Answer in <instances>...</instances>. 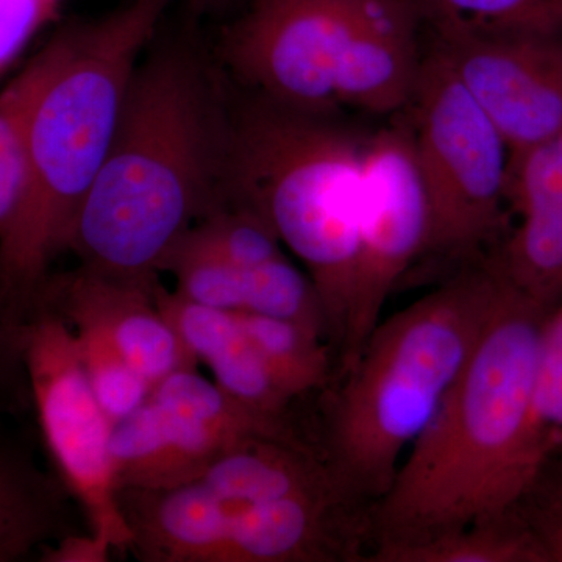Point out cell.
I'll use <instances>...</instances> for the list:
<instances>
[{
	"label": "cell",
	"instance_id": "cell-1",
	"mask_svg": "<svg viewBox=\"0 0 562 562\" xmlns=\"http://www.w3.org/2000/svg\"><path fill=\"white\" fill-rule=\"evenodd\" d=\"M497 276L501 290L471 360L373 505L375 546L522 513L549 461L536 383L550 306Z\"/></svg>",
	"mask_w": 562,
	"mask_h": 562
},
{
	"label": "cell",
	"instance_id": "cell-2",
	"mask_svg": "<svg viewBox=\"0 0 562 562\" xmlns=\"http://www.w3.org/2000/svg\"><path fill=\"white\" fill-rule=\"evenodd\" d=\"M232 101L184 41L133 74L68 250L81 268L154 283L183 236L227 198Z\"/></svg>",
	"mask_w": 562,
	"mask_h": 562
},
{
	"label": "cell",
	"instance_id": "cell-3",
	"mask_svg": "<svg viewBox=\"0 0 562 562\" xmlns=\"http://www.w3.org/2000/svg\"><path fill=\"white\" fill-rule=\"evenodd\" d=\"M171 2L132 0L101 20L77 22L72 49L33 109L27 190L0 238L2 319L22 324L31 316L52 261L68 250L140 54Z\"/></svg>",
	"mask_w": 562,
	"mask_h": 562
},
{
	"label": "cell",
	"instance_id": "cell-4",
	"mask_svg": "<svg viewBox=\"0 0 562 562\" xmlns=\"http://www.w3.org/2000/svg\"><path fill=\"white\" fill-rule=\"evenodd\" d=\"M498 290L487 261L460 273L380 321L336 380L317 452L347 502L375 505L390 491L471 360Z\"/></svg>",
	"mask_w": 562,
	"mask_h": 562
},
{
	"label": "cell",
	"instance_id": "cell-5",
	"mask_svg": "<svg viewBox=\"0 0 562 562\" xmlns=\"http://www.w3.org/2000/svg\"><path fill=\"white\" fill-rule=\"evenodd\" d=\"M368 136L338 116L290 109L254 92L232 101L225 191L260 211L305 266L336 358L353 295Z\"/></svg>",
	"mask_w": 562,
	"mask_h": 562
},
{
	"label": "cell",
	"instance_id": "cell-6",
	"mask_svg": "<svg viewBox=\"0 0 562 562\" xmlns=\"http://www.w3.org/2000/svg\"><path fill=\"white\" fill-rule=\"evenodd\" d=\"M422 33L409 0H254L220 55L247 91L280 105L391 116L412 101Z\"/></svg>",
	"mask_w": 562,
	"mask_h": 562
},
{
	"label": "cell",
	"instance_id": "cell-7",
	"mask_svg": "<svg viewBox=\"0 0 562 562\" xmlns=\"http://www.w3.org/2000/svg\"><path fill=\"white\" fill-rule=\"evenodd\" d=\"M405 110L430 209L425 251L473 258L505 228L508 146L430 46Z\"/></svg>",
	"mask_w": 562,
	"mask_h": 562
},
{
	"label": "cell",
	"instance_id": "cell-8",
	"mask_svg": "<svg viewBox=\"0 0 562 562\" xmlns=\"http://www.w3.org/2000/svg\"><path fill=\"white\" fill-rule=\"evenodd\" d=\"M25 366L33 409L55 473L68 487L87 530L114 553L128 552L132 532L114 486V425L92 392L76 333L57 314L35 310L24 322Z\"/></svg>",
	"mask_w": 562,
	"mask_h": 562
},
{
	"label": "cell",
	"instance_id": "cell-9",
	"mask_svg": "<svg viewBox=\"0 0 562 562\" xmlns=\"http://www.w3.org/2000/svg\"><path fill=\"white\" fill-rule=\"evenodd\" d=\"M430 209L406 110L368 136L362 166L353 295L336 380L357 360L382 321L384 303L417 257L427 250Z\"/></svg>",
	"mask_w": 562,
	"mask_h": 562
},
{
	"label": "cell",
	"instance_id": "cell-10",
	"mask_svg": "<svg viewBox=\"0 0 562 562\" xmlns=\"http://www.w3.org/2000/svg\"><path fill=\"white\" fill-rule=\"evenodd\" d=\"M517 154L562 127V36L539 33L428 36Z\"/></svg>",
	"mask_w": 562,
	"mask_h": 562
},
{
	"label": "cell",
	"instance_id": "cell-11",
	"mask_svg": "<svg viewBox=\"0 0 562 562\" xmlns=\"http://www.w3.org/2000/svg\"><path fill=\"white\" fill-rule=\"evenodd\" d=\"M154 283L114 279L80 266L50 273L35 310L57 314L74 330L101 333L155 386L173 372L198 369L199 361L155 303Z\"/></svg>",
	"mask_w": 562,
	"mask_h": 562
},
{
	"label": "cell",
	"instance_id": "cell-12",
	"mask_svg": "<svg viewBox=\"0 0 562 562\" xmlns=\"http://www.w3.org/2000/svg\"><path fill=\"white\" fill-rule=\"evenodd\" d=\"M341 497H292L233 513L216 562H331L350 554Z\"/></svg>",
	"mask_w": 562,
	"mask_h": 562
},
{
	"label": "cell",
	"instance_id": "cell-13",
	"mask_svg": "<svg viewBox=\"0 0 562 562\" xmlns=\"http://www.w3.org/2000/svg\"><path fill=\"white\" fill-rule=\"evenodd\" d=\"M132 532L128 552L144 562H216L236 508L201 482L171 490H121Z\"/></svg>",
	"mask_w": 562,
	"mask_h": 562
},
{
	"label": "cell",
	"instance_id": "cell-14",
	"mask_svg": "<svg viewBox=\"0 0 562 562\" xmlns=\"http://www.w3.org/2000/svg\"><path fill=\"white\" fill-rule=\"evenodd\" d=\"M166 272L176 277L173 291L192 302L225 312L301 322L328 339L319 294L308 273L292 265L286 255L255 266L177 260Z\"/></svg>",
	"mask_w": 562,
	"mask_h": 562
},
{
	"label": "cell",
	"instance_id": "cell-15",
	"mask_svg": "<svg viewBox=\"0 0 562 562\" xmlns=\"http://www.w3.org/2000/svg\"><path fill=\"white\" fill-rule=\"evenodd\" d=\"M79 519L85 522L60 476L41 468L27 442L0 436V562L36 557L44 546L81 531Z\"/></svg>",
	"mask_w": 562,
	"mask_h": 562
},
{
	"label": "cell",
	"instance_id": "cell-16",
	"mask_svg": "<svg viewBox=\"0 0 562 562\" xmlns=\"http://www.w3.org/2000/svg\"><path fill=\"white\" fill-rule=\"evenodd\" d=\"M199 482L233 508L292 497L344 498L317 450L281 439L239 443L217 458Z\"/></svg>",
	"mask_w": 562,
	"mask_h": 562
},
{
	"label": "cell",
	"instance_id": "cell-17",
	"mask_svg": "<svg viewBox=\"0 0 562 562\" xmlns=\"http://www.w3.org/2000/svg\"><path fill=\"white\" fill-rule=\"evenodd\" d=\"M76 29L77 22H74L55 33L0 92V238L9 231L27 190L33 109L47 81L72 49Z\"/></svg>",
	"mask_w": 562,
	"mask_h": 562
},
{
	"label": "cell",
	"instance_id": "cell-18",
	"mask_svg": "<svg viewBox=\"0 0 562 562\" xmlns=\"http://www.w3.org/2000/svg\"><path fill=\"white\" fill-rule=\"evenodd\" d=\"M114 486L121 490H171L202 479L203 469L172 435L150 401L117 422L111 435Z\"/></svg>",
	"mask_w": 562,
	"mask_h": 562
},
{
	"label": "cell",
	"instance_id": "cell-19",
	"mask_svg": "<svg viewBox=\"0 0 562 562\" xmlns=\"http://www.w3.org/2000/svg\"><path fill=\"white\" fill-rule=\"evenodd\" d=\"M375 562H547L546 547L522 513L406 543L375 546Z\"/></svg>",
	"mask_w": 562,
	"mask_h": 562
},
{
	"label": "cell",
	"instance_id": "cell-20",
	"mask_svg": "<svg viewBox=\"0 0 562 562\" xmlns=\"http://www.w3.org/2000/svg\"><path fill=\"white\" fill-rule=\"evenodd\" d=\"M247 338L291 398L325 391L336 379V353L327 336L301 322L236 313Z\"/></svg>",
	"mask_w": 562,
	"mask_h": 562
},
{
	"label": "cell",
	"instance_id": "cell-21",
	"mask_svg": "<svg viewBox=\"0 0 562 562\" xmlns=\"http://www.w3.org/2000/svg\"><path fill=\"white\" fill-rule=\"evenodd\" d=\"M194 355L199 364L209 366L213 382L233 398L266 416L291 419L294 398L273 379L236 313L221 317L198 344Z\"/></svg>",
	"mask_w": 562,
	"mask_h": 562
},
{
	"label": "cell",
	"instance_id": "cell-22",
	"mask_svg": "<svg viewBox=\"0 0 562 562\" xmlns=\"http://www.w3.org/2000/svg\"><path fill=\"white\" fill-rule=\"evenodd\" d=\"M490 265L512 286L552 308L562 294V209L522 211Z\"/></svg>",
	"mask_w": 562,
	"mask_h": 562
},
{
	"label": "cell",
	"instance_id": "cell-23",
	"mask_svg": "<svg viewBox=\"0 0 562 562\" xmlns=\"http://www.w3.org/2000/svg\"><path fill=\"white\" fill-rule=\"evenodd\" d=\"M271 222L241 199L228 195L183 236L165 266L177 260H213L255 266L284 257Z\"/></svg>",
	"mask_w": 562,
	"mask_h": 562
},
{
	"label": "cell",
	"instance_id": "cell-24",
	"mask_svg": "<svg viewBox=\"0 0 562 562\" xmlns=\"http://www.w3.org/2000/svg\"><path fill=\"white\" fill-rule=\"evenodd\" d=\"M428 36H562V0H409Z\"/></svg>",
	"mask_w": 562,
	"mask_h": 562
},
{
	"label": "cell",
	"instance_id": "cell-25",
	"mask_svg": "<svg viewBox=\"0 0 562 562\" xmlns=\"http://www.w3.org/2000/svg\"><path fill=\"white\" fill-rule=\"evenodd\" d=\"M74 333L88 382L111 424L116 425L149 402L154 384L105 336L87 328Z\"/></svg>",
	"mask_w": 562,
	"mask_h": 562
},
{
	"label": "cell",
	"instance_id": "cell-26",
	"mask_svg": "<svg viewBox=\"0 0 562 562\" xmlns=\"http://www.w3.org/2000/svg\"><path fill=\"white\" fill-rule=\"evenodd\" d=\"M506 202L517 214L541 206L562 209V127L541 143L509 155Z\"/></svg>",
	"mask_w": 562,
	"mask_h": 562
},
{
	"label": "cell",
	"instance_id": "cell-27",
	"mask_svg": "<svg viewBox=\"0 0 562 562\" xmlns=\"http://www.w3.org/2000/svg\"><path fill=\"white\" fill-rule=\"evenodd\" d=\"M536 420L549 457L562 447V294L547 312L539 347Z\"/></svg>",
	"mask_w": 562,
	"mask_h": 562
},
{
	"label": "cell",
	"instance_id": "cell-28",
	"mask_svg": "<svg viewBox=\"0 0 562 562\" xmlns=\"http://www.w3.org/2000/svg\"><path fill=\"white\" fill-rule=\"evenodd\" d=\"M33 408L22 324L0 317V416H22Z\"/></svg>",
	"mask_w": 562,
	"mask_h": 562
},
{
	"label": "cell",
	"instance_id": "cell-29",
	"mask_svg": "<svg viewBox=\"0 0 562 562\" xmlns=\"http://www.w3.org/2000/svg\"><path fill=\"white\" fill-rule=\"evenodd\" d=\"M60 0H0V74L49 21Z\"/></svg>",
	"mask_w": 562,
	"mask_h": 562
},
{
	"label": "cell",
	"instance_id": "cell-30",
	"mask_svg": "<svg viewBox=\"0 0 562 562\" xmlns=\"http://www.w3.org/2000/svg\"><path fill=\"white\" fill-rule=\"evenodd\" d=\"M113 549L91 531H77L40 550L41 562H109Z\"/></svg>",
	"mask_w": 562,
	"mask_h": 562
},
{
	"label": "cell",
	"instance_id": "cell-31",
	"mask_svg": "<svg viewBox=\"0 0 562 562\" xmlns=\"http://www.w3.org/2000/svg\"><path fill=\"white\" fill-rule=\"evenodd\" d=\"M188 2H190L191 9L198 11V13H210V11L228 5L232 0H188Z\"/></svg>",
	"mask_w": 562,
	"mask_h": 562
},
{
	"label": "cell",
	"instance_id": "cell-32",
	"mask_svg": "<svg viewBox=\"0 0 562 562\" xmlns=\"http://www.w3.org/2000/svg\"><path fill=\"white\" fill-rule=\"evenodd\" d=\"M561 450H562V447H561V449H560V452H561Z\"/></svg>",
	"mask_w": 562,
	"mask_h": 562
}]
</instances>
